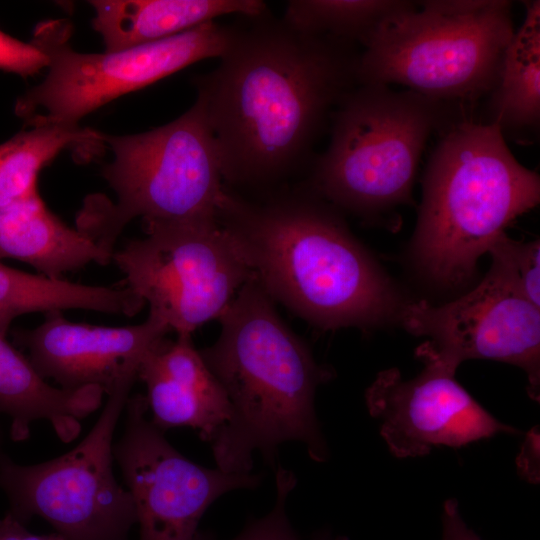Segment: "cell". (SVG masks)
I'll return each mask as SVG.
<instances>
[{
    "label": "cell",
    "mask_w": 540,
    "mask_h": 540,
    "mask_svg": "<svg viewBox=\"0 0 540 540\" xmlns=\"http://www.w3.org/2000/svg\"><path fill=\"white\" fill-rule=\"evenodd\" d=\"M218 65L196 78L224 181L261 185L308 157L331 108L357 81L348 43L246 17Z\"/></svg>",
    "instance_id": "6da1fadb"
},
{
    "label": "cell",
    "mask_w": 540,
    "mask_h": 540,
    "mask_svg": "<svg viewBox=\"0 0 540 540\" xmlns=\"http://www.w3.org/2000/svg\"><path fill=\"white\" fill-rule=\"evenodd\" d=\"M218 218L272 299L310 323L336 329L398 319L405 302L391 279L325 205H256L227 190Z\"/></svg>",
    "instance_id": "7a4b0ae2"
},
{
    "label": "cell",
    "mask_w": 540,
    "mask_h": 540,
    "mask_svg": "<svg viewBox=\"0 0 540 540\" xmlns=\"http://www.w3.org/2000/svg\"><path fill=\"white\" fill-rule=\"evenodd\" d=\"M273 301L253 273L218 319L216 342L199 351L232 409L210 442L225 472L250 473L255 451L273 465L287 441L304 443L314 461L328 456L314 395L331 374L284 324Z\"/></svg>",
    "instance_id": "3957f363"
},
{
    "label": "cell",
    "mask_w": 540,
    "mask_h": 540,
    "mask_svg": "<svg viewBox=\"0 0 540 540\" xmlns=\"http://www.w3.org/2000/svg\"><path fill=\"white\" fill-rule=\"evenodd\" d=\"M539 200V175L517 161L498 125L454 124L423 177L412 243L416 265L441 286L462 285L478 258Z\"/></svg>",
    "instance_id": "277c9868"
},
{
    "label": "cell",
    "mask_w": 540,
    "mask_h": 540,
    "mask_svg": "<svg viewBox=\"0 0 540 540\" xmlns=\"http://www.w3.org/2000/svg\"><path fill=\"white\" fill-rule=\"evenodd\" d=\"M383 20L362 44L359 84L396 83L440 102L473 101L499 81L515 32L506 0H429Z\"/></svg>",
    "instance_id": "5b68a950"
},
{
    "label": "cell",
    "mask_w": 540,
    "mask_h": 540,
    "mask_svg": "<svg viewBox=\"0 0 540 540\" xmlns=\"http://www.w3.org/2000/svg\"><path fill=\"white\" fill-rule=\"evenodd\" d=\"M113 153L102 176L116 201L85 200L78 228L113 255L124 228L143 221L218 220L224 199L217 147L199 100L181 116L155 129L123 136L102 133Z\"/></svg>",
    "instance_id": "8992f818"
},
{
    "label": "cell",
    "mask_w": 540,
    "mask_h": 540,
    "mask_svg": "<svg viewBox=\"0 0 540 540\" xmlns=\"http://www.w3.org/2000/svg\"><path fill=\"white\" fill-rule=\"evenodd\" d=\"M442 102L411 90L360 84L340 100L330 143L315 164L314 190L327 201L369 214L411 201L427 140Z\"/></svg>",
    "instance_id": "52a82bcc"
},
{
    "label": "cell",
    "mask_w": 540,
    "mask_h": 540,
    "mask_svg": "<svg viewBox=\"0 0 540 540\" xmlns=\"http://www.w3.org/2000/svg\"><path fill=\"white\" fill-rule=\"evenodd\" d=\"M66 20L40 23L32 42L49 57L44 80L15 106L29 125H78V121L121 95L149 86L196 62L220 58L234 27L216 21L172 37L102 53H81L69 45Z\"/></svg>",
    "instance_id": "ba28073f"
},
{
    "label": "cell",
    "mask_w": 540,
    "mask_h": 540,
    "mask_svg": "<svg viewBox=\"0 0 540 540\" xmlns=\"http://www.w3.org/2000/svg\"><path fill=\"white\" fill-rule=\"evenodd\" d=\"M146 236L114 251L127 287L179 334L219 319L254 273L214 221H144Z\"/></svg>",
    "instance_id": "9c48e42d"
},
{
    "label": "cell",
    "mask_w": 540,
    "mask_h": 540,
    "mask_svg": "<svg viewBox=\"0 0 540 540\" xmlns=\"http://www.w3.org/2000/svg\"><path fill=\"white\" fill-rule=\"evenodd\" d=\"M133 385L108 395L87 436L50 461L0 466V488L15 518L48 521L65 540H127L137 522L133 499L113 474V434Z\"/></svg>",
    "instance_id": "30bf717a"
},
{
    "label": "cell",
    "mask_w": 540,
    "mask_h": 540,
    "mask_svg": "<svg viewBox=\"0 0 540 540\" xmlns=\"http://www.w3.org/2000/svg\"><path fill=\"white\" fill-rule=\"evenodd\" d=\"M125 409L113 457L134 502L139 540H193L202 515L218 497L258 485V475L206 468L178 452L147 419L144 395L129 396Z\"/></svg>",
    "instance_id": "8fae6325"
},
{
    "label": "cell",
    "mask_w": 540,
    "mask_h": 540,
    "mask_svg": "<svg viewBox=\"0 0 540 540\" xmlns=\"http://www.w3.org/2000/svg\"><path fill=\"white\" fill-rule=\"evenodd\" d=\"M398 319L410 333L429 337L422 345L457 367L469 359L520 367L529 396L539 400L540 309L492 268L475 288L451 302L404 303Z\"/></svg>",
    "instance_id": "7c38bea8"
},
{
    "label": "cell",
    "mask_w": 540,
    "mask_h": 540,
    "mask_svg": "<svg viewBox=\"0 0 540 540\" xmlns=\"http://www.w3.org/2000/svg\"><path fill=\"white\" fill-rule=\"evenodd\" d=\"M425 364L413 379L396 368L381 371L365 393L370 415L397 458L428 455L434 447L460 448L499 433H518L486 411L455 378L457 366L421 345Z\"/></svg>",
    "instance_id": "4fadbf2b"
},
{
    "label": "cell",
    "mask_w": 540,
    "mask_h": 540,
    "mask_svg": "<svg viewBox=\"0 0 540 540\" xmlns=\"http://www.w3.org/2000/svg\"><path fill=\"white\" fill-rule=\"evenodd\" d=\"M169 331L152 313L137 325L105 327L74 323L62 311H51L36 328L17 329L13 335L45 380L67 390L98 386L110 395L120 386L134 385L142 359Z\"/></svg>",
    "instance_id": "5bb4252c"
},
{
    "label": "cell",
    "mask_w": 540,
    "mask_h": 540,
    "mask_svg": "<svg viewBox=\"0 0 540 540\" xmlns=\"http://www.w3.org/2000/svg\"><path fill=\"white\" fill-rule=\"evenodd\" d=\"M137 379L146 386L151 422L163 432L191 427L211 442L231 417L229 399L191 335L157 341L142 359Z\"/></svg>",
    "instance_id": "9a60e30c"
},
{
    "label": "cell",
    "mask_w": 540,
    "mask_h": 540,
    "mask_svg": "<svg viewBox=\"0 0 540 540\" xmlns=\"http://www.w3.org/2000/svg\"><path fill=\"white\" fill-rule=\"evenodd\" d=\"M103 394L98 386L67 390L50 385L28 357L0 335V413L10 418L13 441L28 439L37 420H47L61 441H73L81 420L101 406Z\"/></svg>",
    "instance_id": "2e32d148"
},
{
    "label": "cell",
    "mask_w": 540,
    "mask_h": 540,
    "mask_svg": "<svg viewBox=\"0 0 540 540\" xmlns=\"http://www.w3.org/2000/svg\"><path fill=\"white\" fill-rule=\"evenodd\" d=\"M3 258L27 263L52 279H62L92 262L107 265L112 260L85 233L51 212L38 189L0 208V260Z\"/></svg>",
    "instance_id": "e0dca14e"
},
{
    "label": "cell",
    "mask_w": 540,
    "mask_h": 540,
    "mask_svg": "<svg viewBox=\"0 0 540 540\" xmlns=\"http://www.w3.org/2000/svg\"><path fill=\"white\" fill-rule=\"evenodd\" d=\"M93 29L105 51L157 42L226 15L254 17L267 11L261 0H93Z\"/></svg>",
    "instance_id": "ac0fdd59"
},
{
    "label": "cell",
    "mask_w": 540,
    "mask_h": 540,
    "mask_svg": "<svg viewBox=\"0 0 540 540\" xmlns=\"http://www.w3.org/2000/svg\"><path fill=\"white\" fill-rule=\"evenodd\" d=\"M145 302L129 287L84 285L8 267L0 261V335L13 320L32 312L69 309L133 316Z\"/></svg>",
    "instance_id": "d6986e66"
},
{
    "label": "cell",
    "mask_w": 540,
    "mask_h": 540,
    "mask_svg": "<svg viewBox=\"0 0 540 540\" xmlns=\"http://www.w3.org/2000/svg\"><path fill=\"white\" fill-rule=\"evenodd\" d=\"M522 25L505 51L491 92L490 123L504 130L535 128L540 119V2L526 1Z\"/></svg>",
    "instance_id": "ffe728a7"
},
{
    "label": "cell",
    "mask_w": 540,
    "mask_h": 540,
    "mask_svg": "<svg viewBox=\"0 0 540 540\" xmlns=\"http://www.w3.org/2000/svg\"><path fill=\"white\" fill-rule=\"evenodd\" d=\"M104 147L102 132L78 125H33L0 144V208L37 190L38 175L60 152L86 160Z\"/></svg>",
    "instance_id": "44dd1931"
},
{
    "label": "cell",
    "mask_w": 540,
    "mask_h": 540,
    "mask_svg": "<svg viewBox=\"0 0 540 540\" xmlns=\"http://www.w3.org/2000/svg\"><path fill=\"white\" fill-rule=\"evenodd\" d=\"M411 1L291 0L282 20L293 29L319 37L361 44L390 15Z\"/></svg>",
    "instance_id": "7402d4cb"
},
{
    "label": "cell",
    "mask_w": 540,
    "mask_h": 540,
    "mask_svg": "<svg viewBox=\"0 0 540 540\" xmlns=\"http://www.w3.org/2000/svg\"><path fill=\"white\" fill-rule=\"evenodd\" d=\"M492 268L514 290L540 308V243L518 242L506 233L489 247Z\"/></svg>",
    "instance_id": "603a6c76"
},
{
    "label": "cell",
    "mask_w": 540,
    "mask_h": 540,
    "mask_svg": "<svg viewBox=\"0 0 540 540\" xmlns=\"http://www.w3.org/2000/svg\"><path fill=\"white\" fill-rule=\"evenodd\" d=\"M296 484L294 474L279 466L276 470V502L265 517L252 522L233 540H301L290 525L285 511L289 493ZM193 540H215L212 536L197 532ZM317 540H344L319 538Z\"/></svg>",
    "instance_id": "cb8c5ba5"
},
{
    "label": "cell",
    "mask_w": 540,
    "mask_h": 540,
    "mask_svg": "<svg viewBox=\"0 0 540 540\" xmlns=\"http://www.w3.org/2000/svg\"><path fill=\"white\" fill-rule=\"evenodd\" d=\"M49 62L48 55L32 41L23 42L0 30V70L28 77L48 68Z\"/></svg>",
    "instance_id": "d4e9b609"
},
{
    "label": "cell",
    "mask_w": 540,
    "mask_h": 540,
    "mask_svg": "<svg viewBox=\"0 0 540 540\" xmlns=\"http://www.w3.org/2000/svg\"><path fill=\"white\" fill-rule=\"evenodd\" d=\"M442 526V540H482L462 519L456 499L444 502Z\"/></svg>",
    "instance_id": "484cf974"
},
{
    "label": "cell",
    "mask_w": 540,
    "mask_h": 540,
    "mask_svg": "<svg viewBox=\"0 0 540 540\" xmlns=\"http://www.w3.org/2000/svg\"><path fill=\"white\" fill-rule=\"evenodd\" d=\"M0 540H65L59 533L34 534L25 524L7 512L0 519Z\"/></svg>",
    "instance_id": "4316f807"
},
{
    "label": "cell",
    "mask_w": 540,
    "mask_h": 540,
    "mask_svg": "<svg viewBox=\"0 0 540 540\" xmlns=\"http://www.w3.org/2000/svg\"><path fill=\"white\" fill-rule=\"evenodd\" d=\"M6 457L7 456L4 454V451H3V432L0 426V466Z\"/></svg>",
    "instance_id": "83f0119b"
}]
</instances>
